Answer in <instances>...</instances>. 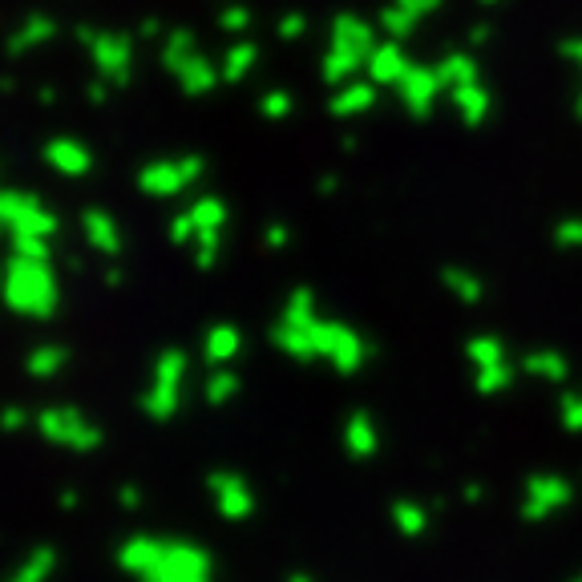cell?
Masks as SVG:
<instances>
[{
  "instance_id": "1",
  "label": "cell",
  "mask_w": 582,
  "mask_h": 582,
  "mask_svg": "<svg viewBox=\"0 0 582 582\" xmlns=\"http://www.w3.org/2000/svg\"><path fill=\"white\" fill-rule=\"evenodd\" d=\"M316 348H320V360H328L340 372H356L368 360L364 336L352 332L348 324H336V320H320L316 324Z\"/></svg>"
},
{
  "instance_id": "2",
  "label": "cell",
  "mask_w": 582,
  "mask_h": 582,
  "mask_svg": "<svg viewBox=\"0 0 582 582\" xmlns=\"http://www.w3.org/2000/svg\"><path fill=\"white\" fill-rule=\"evenodd\" d=\"M146 582H211V554L190 542H166L162 562Z\"/></svg>"
},
{
  "instance_id": "3",
  "label": "cell",
  "mask_w": 582,
  "mask_h": 582,
  "mask_svg": "<svg viewBox=\"0 0 582 582\" xmlns=\"http://www.w3.org/2000/svg\"><path fill=\"white\" fill-rule=\"evenodd\" d=\"M182 376H186V356L182 352H162L158 356V376L146 393V413L154 421H170L182 397Z\"/></svg>"
},
{
  "instance_id": "4",
  "label": "cell",
  "mask_w": 582,
  "mask_h": 582,
  "mask_svg": "<svg viewBox=\"0 0 582 582\" xmlns=\"http://www.w3.org/2000/svg\"><path fill=\"white\" fill-rule=\"evenodd\" d=\"M574 498V485L566 477H534L526 485V498H522V518L526 522H542L554 510H562Z\"/></svg>"
},
{
  "instance_id": "5",
  "label": "cell",
  "mask_w": 582,
  "mask_h": 582,
  "mask_svg": "<svg viewBox=\"0 0 582 582\" xmlns=\"http://www.w3.org/2000/svg\"><path fill=\"white\" fill-rule=\"evenodd\" d=\"M211 498L219 506V514L227 522H247L255 514V494H251V485L235 473H215L211 477Z\"/></svg>"
},
{
  "instance_id": "6",
  "label": "cell",
  "mask_w": 582,
  "mask_h": 582,
  "mask_svg": "<svg viewBox=\"0 0 582 582\" xmlns=\"http://www.w3.org/2000/svg\"><path fill=\"white\" fill-rule=\"evenodd\" d=\"M320 324V320H316ZM316 324H308V328H296V324H275L271 328V340H275V348L283 352V356H291V360H320V348H316Z\"/></svg>"
},
{
  "instance_id": "7",
  "label": "cell",
  "mask_w": 582,
  "mask_h": 582,
  "mask_svg": "<svg viewBox=\"0 0 582 582\" xmlns=\"http://www.w3.org/2000/svg\"><path fill=\"white\" fill-rule=\"evenodd\" d=\"M344 449H348V457H356V461L376 457L380 433H376V421H372L368 413H352V417H348V425H344Z\"/></svg>"
},
{
  "instance_id": "8",
  "label": "cell",
  "mask_w": 582,
  "mask_h": 582,
  "mask_svg": "<svg viewBox=\"0 0 582 582\" xmlns=\"http://www.w3.org/2000/svg\"><path fill=\"white\" fill-rule=\"evenodd\" d=\"M45 433L57 437V441H69V445H77V449H89V445L102 441L89 425H81V417H73V413H49V417H45Z\"/></svg>"
},
{
  "instance_id": "9",
  "label": "cell",
  "mask_w": 582,
  "mask_h": 582,
  "mask_svg": "<svg viewBox=\"0 0 582 582\" xmlns=\"http://www.w3.org/2000/svg\"><path fill=\"white\" fill-rule=\"evenodd\" d=\"M239 348H243V336H239V328L235 324H215L211 332H207V360L215 364V368H227L235 356H239Z\"/></svg>"
},
{
  "instance_id": "10",
  "label": "cell",
  "mask_w": 582,
  "mask_h": 582,
  "mask_svg": "<svg viewBox=\"0 0 582 582\" xmlns=\"http://www.w3.org/2000/svg\"><path fill=\"white\" fill-rule=\"evenodd\" d=\"M441 283L449 287V296L461 300V304H481L485 300V279L473 275L469 267H445L441 271Z\"/></svg>"
},
{
  "instance_id": "11",
  "label": "cell",
  "mask_w": 582,
  "mask_h": 582,
  "mask_svg": "<svg viewBox=\"0 0 582 582\" xmlns=\"http://www.w3.org/2000/svg\"><path fill=\"white\" fill-rule=\"evenodd\" d=\"M522 372H530L538 380H550V384H562L570 376V360L562 352H554V348H538V352H530L522 360Z\"/></svg>"
},
{
  "instance_id": "12",
  "label": "cell",
  "mask_w": 582,
  "mask_h": 582,
  "mask_svg": "<svg viewBox=\"0 0 582 582\" xmlns=\"http://www.w3.org/2000/svg\"><path fill=\"white\" fill-rule=\"evenodd\" d=\"M199 170H203L199 162H186V166H178V170H174V166H158V170H150L142 182H146L150 194H178Z\"/></svg>"
},
{
  "instance_id": "13",
  "label": "cell",
  "mask_w": 582,
  "mask_h": 582,
  "mask_svg": "<svg viewBox=\"0 0 582 582\" xmlns=\"http://www.w3.org/2000/svg\"><path fill=\"white\" fill-rule=\"evenodd\" d=\"M283 324H296V328H308V324H316L320 316H316V296L308 287H296L291 296L283 300V316H279Z\"/></svg>"
},
{
  "instance_id": "14",
  "label": "cell",
  "mask_w": 582,
  "mask_h": 582,
  "mask_svg": "<svg viewBox=\"0 0 582 582\" xmlns=\"http://www.w3.org/2000/svg\"><path fill=\"white\" fill-rule=\"evenodd\" d=\"M465 356H469L473 368H494V364H506L510 360V352H506V344L498 336H473L465 344Z\"/></svg>"
},
{
  "instance_id": "15",
  "label": "cell",
  "mask_w": 582,
  "mask_h": 582,
  "mask_svg": "<svg viewBox=\"0 0 582 582\" xmlns=\"http://www.w3.org/2000/svg\"><path fill=\"white\" fill-rule=\"evenodd\" d=\"M393 526L405 534V538H421L429 530V510L421 502H397L393 506Z\"/></svg>"
},
{
  "instance_id": "16",
  "label": "cell",
  "mask_w": 582,
  "mask_h": 582,
  "mask_svg": "<svg viewBox=\"0 0 582 582\" xmlns=\"http://www.w3.org/2000/svg\"><path fill=\"white\" fill-rule=\"evenodd\" d=\"M514 376H518V368L506 360V364H494V368H477V393L481 397H498V393H506V388L514 384Z\"/></svg>"
},
{
  "instance_id": "17",
  "label": "cell",
  "mask_w": 582,
  "mask_h": 582,
  "mask_svg": "<svg viewBox=\"0 0 582 582\" xmlns=\"http://www.w3.org/2000/svg\"><path fill=\"white\" fill-rule=\"evenodd\" d=\"M239 372H231V368H215L211 372V380H207V401L211 405H227L235 393H239Z\"/></svg>"
},
{
  "instance_id": "18",
  "label": "cell",
  "mask_w": 582,
  "mask_h": 582,
  "mask_svg": "<svg viewBox=\"0 0 582 582\" xmlns=\"http://www.w3.org/2000/svg\"><path fill=\"white\" fill-rule=\"evenodd\" d=\"M89 239L102 247L106 255H114V251L122 247V235H118V227H114L106 215H89Z\"/></svg>"
},
{
  "instance_id": "19",
  "label": "cell",
  "mask_w": 582,
  "mask_h": 582,
  "mask_svg": "<svg viewBox=\"0 0 582 582\" xmlns=\"http://www.w3.org/2000/svg\"><path fill=\"white\" fill-rule=\"evenodd\" d=\"M190 247H194V263H199V267H215L219 247H223V235H199Z\"/></svg>"
},
{
  "instance_id": "20",
  "label": "cell",
  "mask_w": 582,
  "mask_h": 582,
  "mask_svg": "<svg viewBox=\"0 0 582 582\" xmlns=\"http://www.w3.org/2000/svg\"><path fill=\"white\" fill-rule=\"evenodd\" d=\"M554 243H558L562 251H578V247H582V219L558 223V227H554Z\"/></svg>"
},
{
  "instance_id": "21",
  "label": "cell",
  "mask_w": 582,
  "mask_h": 582,
  "mask_svg": "<svg viewBox=\"0 0 582 582\" xmlns=\"http://www.w3.org/2000/svg\"><path fill=\"white\" fill-rule=\"evenodd\" d=\"M558 413H562V425H566L570 433H582V393H566Z\"/></svg>"
},
{
  "instance_id": "22",
  "label": "cell",
  "mask_w": 582,
  "mask_h": 582,
  "mask_svg": "<svg viewBox=\"0 0 582 582\" xmlns=\"http://www.w3.org/2000/svg\"><path fill=\"white\" fill-rule=\"evenodd\" d=\"M263 243H267L271 251H279V247H287V243H291V227H283V223H271V227L263 231Z\"/></svg>"
},
{
  "instance_id": "23",
  "label": "cell",
  "mask_w": 582,
  "mask_h": 582,
  "mask_svg": "<svg viewBox=\"0 0 582 582\" xmlns=\"http://www.w3.org/2000/svg\"><path fill=\"white\" fill-rule=\"evenodd\" d=\"M364 106H368V89L344 93V102H336V110H364Z\"/></svg>"
},
{
  "instance_id": "24",
  "label": "cell",
  "mask_w": 582,
  "mask_h": 582,
  "mask_svg": "<svg viewBox=\"0 0 582 582\" xmlns=\"http://www.w3.org/2000/svg\"><path fill=\"white\" fill-rule=\"evenodd\" d=\"M61 360H65V356H61V352H41V356H37V360H33V368H37V372H53V368H57V364H61Z\"/></svg>"
},
{
  "instance_id": "25",
  "label": "cell",
  "mask_w": 582,
  "mask_h": 582,
  "mask_svg": "<svg viewBox=\"0 0 582 582\" xmlns=\"http://www.w3.org/2000/svg\"><path fill=\"white\" fill-rule=\"evenodd\" d=\"M481 498H485V490H481L477 481H469V485H465V502H481Z\"/></svg>"
},
{
  "instance_id": "26",
  "label": "cell",
  "mask_w": 582,
  "mask_h": 582,
  "mask_svg": "<svg viewBox=\"0 0 582 582\" xmlns=\"http://www.w3.org/2000/svg\"><path fill=\"white\" fill-rule=\"evenodd\" d=\"M287 582H312V578H308V574H291Z\"/></svg>"
},
{
  "instance_id": "27",
  "label": "cell",
  "mask_w": 582,
  "mask_h": 582,
  "mask_svg": "<svg viewBox=\"0 0 582 582\" xmlns=\"http://www.w3.org/2000/svg\"><path fill=\"white\" fill-rule=\"evenodd\" d=\"M570 582H582V574H578V578H570Z\"/></svg>"
}]
</instances>
